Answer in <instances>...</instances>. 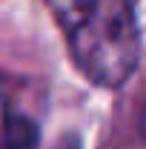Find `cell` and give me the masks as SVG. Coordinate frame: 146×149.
Wrapping results in <instances>:
<instances>
[{
	"mask_svg": "<svg viewBox=\"0 0 146 149\" xmlns=\"http://www.w3.org/2000/svg\"><path fill=\"white\" fill-rule=\"evenodd\" d=\"M40 132L35 120L23 118V115H6L3 123V149H37Z\"/></svg>",
	"mask_w": 146,
	"mask_h": 149,
	"instance_id": "obj_2",
	"label": "cell"
},
{
	"mask_svg": "<svg viewBox=\"0 0 146 149\" xmlns=\"http://www.w3.org/2000/svg\"><path fill=\"white\" fill-rule=\"evenodd\" d=\"M57 15L74 63L92 83L115 89L135 72L140 37L126 0H60Z\"/></svg>",
	"mask_w": 146,
	"mask_h": 149,
	"instance_id": "obj_1",
	"label": "cell"
}]
</instances>
